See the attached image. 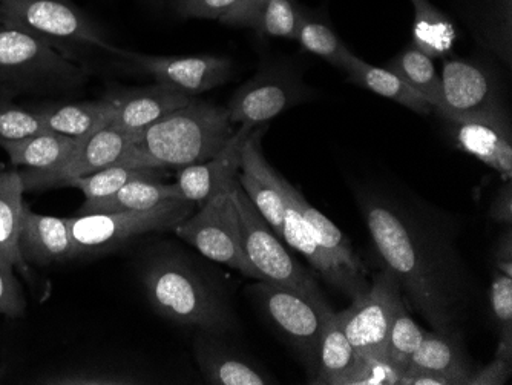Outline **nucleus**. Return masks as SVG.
<instances>
[{
  "instance_id": "f257e3e1",
  "label": "nucleus",
  "mask_w": 512,
  "mask_h": 385,
  "mask_svg": "<svg viewBox=\"0 0 512 385\" xmlns=\"http://www.w3.org/2000/svg\"><path fill=\"white\" fill-rule=\"evenodd\" d=\"M356 203L382 263L407 307L437 332H457L471 297L454 224L419 198L385 186H358Z\"/></svg>"
},
{
  "instance_id": "f03ea898",
  "label": "nucleus",
  "mask_w": 512,
  "mask_h": 385,
  "mask_svg": "<svg viewBox=\"0 0 512 385\" xmlns=\"http://www.w3.org/2000/svg\"><path fill=\"white\" fill-rule=\"evenodd\" d=\"M226 108L192 99L135 135L120 158L128 168H184L214 157L234 135Z\"/></svg>"
},
{
  "instance_id": "7ed1b4c3",
  "label": "nucleus",
  "mask_w": 512,
  "mask_h": 385,
  "mask_svg": "<svg viewBox=\"0 0 512 385\" xmlns=\"http://www.w3.org/2000/svg\"><path fill=\"white\" fill-rule=\"evenodd\" d=\"M142 283L155 312L178 326L223 336L237 324L223 289L183 254L152 258L143 269Z\"/></svg>"
},
{
  "instance_id": "20e7f679",
  "label": "nucleus",
  "mask_w": 512,
  "mask_h": 385,
  "mask_svg": "<svg viewBox=\"0 0 512 385\" xmlns=\"http://www.w3.org/2000/svg\"><path fill=\"white\" fill-rule=\"evenodd\" d=\"M88 79L73 57L0 19V89L8 93H65Z\"/></svg>"
},
{
  "instance_id": "39448f33",
  "label": "nucleus",
  "mask_w": 512,
  "mask_h": 385,
  "mask_svg": "<svg viewBox=\"0 0 512 385\" xmlns=\"http://www.w3.org/2000/svg\"><path fill=\"white\" fill-rule=\"evenodd\" d=\"M197 203L183 198L166 200L145 211L85 214L66 218L73 241V257L109 252L126 241L151 232L174 231L194 214Z\"/></svg>"
},
{
  "instance_id": "423d86ee",
  "label": "nucleus",
  "mask_w": 512,
  "mask_h": 385,
  "mask_svg": "<svg viewBox=\"0 0 512 385\" xmlns=\"http://www.w3.org/2000/svg\"><path fill=\"white\" fill-rule=\"evenodd\" d=\"M247 293L270 326L295 349L312 376L322 329L333 313L327 300L267 281L252 284Z\"/></svg>"
},
{
  "instance_id": "0eeeda50",
  "label": "nucleus",
  "mask_w": 512,
  "mask_h": 385,
  "mask_svg": "<svg viewBox=\"0 0 512 385\" xmlns=\"http://www.w3.org/2000/svg\"><path fill=\"white\" fill-rule=\"evenodd\" d=\"M0 19L30 31L66 56L69 45L100 48L112 54L119 50L69 0H2Z\"/></svg>"
},
{
  "instance_id": "6e6552de",
  "label": "nucleus",
  "mask_w": 512,
  "mask_h": 385,
  "mask_svg": "<svg viewBox=\"0 0 512 385\" xmlns=\"http://www.w3.org/2000/svg\"><path fill=\"white\" fill-rule=\"evenodd\" d=\"M230 194L240 217L244 254L255 267L261 281L292 287L312 297L324 298L318 281L293 258L286 244L281 243L278 235L241 188L238 178L230 188Z\"/></svg>"
},
{
  "instance_id": "1a4fd4ad",
  "label": "nucleus",
  "mask_w": 512,
  "mask_h": 385,
  "mask_svg": "<svg viewBox=\"0 0 512 385\" xmlns=\"http://www.w3.org/2000/svg\"><path fill=\"white\" fill-rule=\"evenodd\" d=\"M174 232L207 260L217 261L261 281L244 254L240 217L230 191L207 200L200 211L181 221Z\"/></svg>"
},
{
  "instance_id": "9d476101",
  "label": "nucleus",
  "mask_w": 512,
  "mask_h": 385,
  "mask_svg": "<svg viewBox=\"0 0 512 385\" xmlns=\"http://www.w3.org/2000/svg\"><path fill=\"white\" fill-rule=\"evenodd\" d=\"M404 306L407 304L398 281L384 267L371 280L367 292L353 300L348 309L336 313V316L345 336L359 355L384 359L391 327Z\"/></svg>"
},
{
  "instance_id": "9b49d317",
  "label": "nucleus",
  "mask_w": 512,
  "mask_h": 385,
  "mask_svg": "<svg viewBox=\"0 0 512 385\" xmlns=\"http://www.w3.org/2000/svg\"><path fill=\"white\" fill-rule=\"evenodd\" d=\"M440 82L442 103L434 112L442 119L509 120L497 77L483 63L445 59Z\"/></svg>"
},
{
  "instance_id": "f8f14e48",
  "label": "nucleus",
  "mask_w": 512,
  "mask_h": 385,
  "mask_svg": "<svg viewBox=\"0 0 512 385\" xmlns=\"http://www.w3.org/2000/svg\"><path fill=\"white\" fill-rule=\"evenodd\" d=\"M132 132L109 123L105 128L99 129L88 139L80 140L77 148L71 152L62 165L53 171L30 172L20 171L25 191H45V189L62 188L68 186L69 181L76 178L94 174L100 169L117 165L120 158L128 151L134 142Z\"/></svg>"
},
{
  "instance_id": "ddd939ff",
  "label": "nucleus",
  "mask_w": 512,
  "mask_h": 385,
  "mask_svg": "<svg viewBox=\"0 0 512 385\" xmlns=\"http://www.w3.org/2000/svg\"><path fill=\"white\" fill-rule=\"evenodd\" d=\"M117 56L137 66L157 83L177 89L189 97L212 91L232 79L234 62L220 56H148L117 50Z\"/></svg>"
},
{
  "instance_id": "4468645a",
  "label": "nucleus",
  "mask_w": 512,
  "mask_h": 385,
  "mask_svg": "<svg viewBox=\"0 0 512 385\" xmlns=\"http://www.w3.org/2000/svg\"><path fill=\"white\" fill-rule=\"evenodd\" d=\"M309 89L295 74L266 71L240 86L226 106L234 126L258 128L307 99Z\"/></svg>"
},
{
  "instance_id": "2eb2a0df",
  "label": "nucleus",
  "mask_w": 512,
  "mask_h": 385,
  "mask_svg": "<svg viewBox=\"0 0 512 385\" xmlns=\"http://www.w3.org/2000/svg\"><path fill=\"white\" fill-rule=\"evenodd\" d=\"M267 126H258L250 132L241 154V168L238 174L241 188L246 192L253 206L258 209L264 220L269 223L276 235H283L286 198L281 189V177L267 163L261 151V140Z\"/></svg>"
},
{
  "instance_id": "dca6fc26",
  "label": "nucleus",
  "mask_w": 512,
  "mask_h": 385,
  "mask_svg": "<svg viewBox=\"0 0 512 385\" xmlns=\"http://www.w3.org/2000/svg\"><path fill=\"white\" fill-rule=\"evenodd\" d=\"M255 128L238 126L226 145L206 162L180 168L177 186L186 200L203 205L215 195L230 191L240 174L241 154L250 132Z\"/></svg>"
},
{
  "instance_id": "f3484780",
  "label": "nucleus",
  "mask_w": 512,
  "mask_h": 385,
  "mask_svg": "<svg viewBox=\"0 0 512 385\" xmlns=\"http://www.w3.org/2000/svg\"><path fill=\"white\" fill-rule=\"evenodd\" d=\"M103 99L114 109L115 126L138 134L149 128L169 112L188 105L194 97L186 96L177 89L155 82L148 86L109 89Z\"/></svg>"
},
{
  "instance_id": "a211bd4d",
  "label": "nucleus",
  "mask_w": 512,
  "mask_h": 385,
  "mask_svg": "<svg viewBox=\"0 0 512 385\" xmlns=\"http://www.w3.org/2000/svg\"><path fill=\"white\" fill-rule=\"evenodd\" d=\"M460 151L473 155L483 165L512 177V131L509 120L444 119Z\"/></svg>"
},
{
  "instance_id": "6ab92c4d",
  "label": "nucleus",
  "mask_w": 512,
  "mask_h": 385,
  "mask_svg": "<svg viewBox=\"0 0 512 385\" xmlns=\"http://www.w3.org/2000/svg\"><path fill=\"white\" fill-rule=\"evenodd\" d=\"M195 359L201 375L212 385L275 384L255 362L221 341L220 335L200 332L195 339Z\"/></svg>"
},
{
  "instance_id": "aec40b11",
  "label": "nucleus",
  "mask_w": 512,
  "mask_h": 385,
  "mask_svg": "<svg viewBox=\"0 0 512 385\" xmlns=\"http://www.w3.org/2000/svg\"><path fill=\"white\" fill-rule=\"evenodd\" d=\"M19 251L28 266H50L74 260L66 218L36 214L25 203L20 221Z\"/></svg>"
},
{
  "instance_id": "412c9836",
  "label": "nucleus",
  "mask_w": 512,
  "mask_h": 385,
  "mask_svg": "<svg viewBox=\"0 0 512 385\" xmlns=\"http://www.w3.org/2000/svg\"><path fill=\"white\" fill-rule=\"evenodd\" d=\"M407 372L437 373L450 379L454 385H467L474 369L459 332L425 330L424 339Z\"/></svg>"
},
{
  "instance_id": "4be33fe9",
  "label": "nucleus",
  "mask_w": 512,
  "mask_h": 385,
  "mask_svg": "<svg viewBox=\"0 0 512 385\" xmlns=\"http://www.w3.org/2000/svg\"><path fill=\"white\" fill-rule=\"evenodd\" d=\"M33 109L42 120L43 128L74 140L88 139L89 135L105 128L114 120V109L106 99L45 103Z\"/></svg>"
},
{
  "instance_id": "5701e85b",
  "label": "nucleus",
  "mask_w": 512,
  "mask_h": 385,
  "mask_svg": "<svg viewBox=\"0 0 512 385\" xmlns=\"http://www.w3.org/2000/svg\"><path fill=\"white\" fill-rule=\"evenodd\" d=\"M299 8L296 0H244L238 10L221 20L227 27H243L276 39L295 40Z\"/></svg>"
},
{
  "instance_id": "b1692460",
  "label": "nucleus",
  "mask_w": 512,
  "mask_h": 385,
  "mask_svg": "<svg viewBox=\"0 0 512 385\" xmlns=\"http://www.w3.org/2000/svg\"><path fill=\"white\" fill-rule=\"evenodd\" d=\"M341 70L347 74L348 82L355 83L385 99L393 100L417 114L427 116L434 112L433 106L410 85H407L398 74H394L387 68H379L367 63L355 56L352 51L345 57Z\"/></svg>"
},
{
  "instance_id": "393cba45",
  "label": "nucleus",
  "mask_w": 512,
  "mask_h": 385,
  "mask_svg": "<svg viewBox=\"0 0 512 385\" xmlns=\"http://www.w3.org/2000/svg\"><path fill=\"white\" fill-rule=\"evenodd\" d=\"M361 359L362 356L348 341L338 316L333 312L322 329L310 384L344 385L348 376L359 366Z\"/></svg>"
},
{
  "instance_id": "a878e982",
  "label": "nucleus",
  "mask_w": 512,
  "mask_h": 385,
  "mask_svg": "<svg viewBox=\"0 0 512 385\" xmlns=\"http://www.w3.org/2000/svg\"><path fill=\"white\" fill-rule=\"evenodd\" d=\"M281 189H283L284 198H286V215H284L281 238L286 241L287 246L292 247L293 251L298 252L309 261L310 266L321 275L325 283L342 293L344 286H342L338 270L333 266L329 257L322 252L309 223L299 211L292 194L293 185H290L286 178L281 177Z\"/></svg>"
},
{
  "instance_id": "bb28decb",
  "label": "nucleus",
  "mask_w": 512,
  "mask_h": 385,
  "mask_svg": "<svg viewBox=\"0 0 512 385\" xmlns=\"http://www.w3.org/2000/svg\"><path fill=\"white\" fill-rule=\"evenodd\" d=\"M468 24L483 48L512 63V0H471Z\"/></svg>"
},
{
  "instance_id": "cd10ccee",
  "label": "nucleus",
  "mask_w": 512,
  "mask_h": 385,
  "mask_svg": "<svg viewBox=\"0 0 512 385\" xmlns=\"http://www.w3.org/2000/svg\"><path fill=\"white\" fill-rule=\"evenodd\" d=\"M79 142L80 140L43 129L27 139L2 142L0 146L7 152L11 165L16 168L30 172H48L62 165Z\"/></svg>"
},
{
  "instance_id": "c85d7f7f",
  "label": "nucleus",
  "mask_w": 512,
  "mask_h": 385,
  "mask_svg": "<svg viewBox=\"0 0 512 385\" xmlns=\"http://www.w3.org/2000/svg\"><path fill=\"white\" fill-rule=\"evenodd\" d=\"M186 198L178 189L177 183L169 185L163 183L161 178H140L131 181L119 191L108 197L85 200L79 209V215L85 214H112V212L145 211L155 208L166 200Z\"/></svg>"
},
{
  "instance_id": "c756f323",
  "label": "nucleus",
  "mask_w": 512,
  "mask_h": 385,
  "mask_svg": "<svg viewBox=\"0 0 512 385\" xmlns=\"http://www.w3.org/2000/svg\"><path fill=\"white\" fill-rule=\"evenodd\" d=\"M22 175L17 169L0 166V257L13 264L20 274H30V266L20 257L19 232L23 201Z\"/></svg>"
},
{
  "instance_id": "7c9ffc66",
  "label": "nucleus",
  "mask_w": 512,
  "mask_h": 385,
  "mask_svg": "<svg viewBox=\"0 0 512 385\" xmlns=\"http://www.w3.org/2000/svg\"><path fill=\"white\" fill-rule=\"evenodd\" d=\"M414 19L411 45L431 59L450 56L457 42V27L448 14L434 7L430 0H410Z\"/></svg>"
},
{
  "instance_id": "2f4dec72",
  "label": "nucleus",
  "mask_w": 512,
  "mask_h": 385,
  "mask_svg": "<svg viewBox=\"0 0 512 385\" xmlns=\"http://www.w3.org/2000/svg\"><path fill=\"white\" fill-rule=\"evenodd\" d=\"M387 70L398 74L407 85L421 94L434 111L440 108L442 103V82L437 74L433 59L427 54L417 50L413 45H408L398 56L385 65Z\"/></svg>"
},
{
  "instance_id": "473e14b6",
  "label": "nucleus",
  "mask_w": 512,
  "mask_h": 385,
  "mask_svg": "<svg viewBox=\"0 0 512 385\" xmlns=\"http://www.w3.org/2000/svg\"><path fill=\"white\" fill-rule=\"evenodd\" d=\"M295 40L301 45L302 50L322 57L338 68H342L345 57L350 53L347 45L339 39L327 20L302 8Z\"/></svg>"
},
{
  "instance_id": "72a5a7b5",
  "label": "nucleus",
  "mask_w": 512,
  "mask_h": 385,
  "mask_svg": "<svg viewBox=\"0 0 512 385\" xmlns=\"http://www.w3.org/2000/svg\"><path fill=\"white\" fill-rule=\"evenodd\" d=\"M165 171L166 169L128 168V166L112 165L100 169L94 174L86 175V177L69 181L68 186L79 189L85 200H94V198L108 197L131 181L140 180V178H161Z\"/></svg>"
},
{
  "instance_id": "f704fd0d",
  "label": "nucleus",
  "mask_w": 512,
  "mask_h": 385,
  "mask_svg": "<svg viewBox=\"0 0 512 385\" xmlns=\"http://www.w3.org/2000/svg\"><path fill=\"white\" fill-rule=\"evenodd\" d=\"M425 330L411 318L408 307L404 306L399 310L387 344H385L384 359L390 364L391 369L402 378L410 366L414 353L421 346Z\"/></svg>"
},
{
  "instance_id": "c9c22d12",
  "label": "nucleus",
  "mask_w": 512,
  "mask_h": 385,
  "mask_svg": "<svg viewBox=\"0 0 512 385\" xmlns=\"http://www.w3.org/2000/svg\"><path fill=\"white\" fill-rule=\"evenodd\" d=\"M43 129L42 120L33 108L0 99V143L27 139Z\"/></svg>"
},
{
  "instance_id": "e433bc0d",
  "label": "nucleus",
  "mask_w": 512,
  "mask_h": 385,
  "mask_svg": "<svg viewBox=\"0 0 512 385\" xmlns=\"http://www.w3.org/2000/svg\"><path fill=\"white\" fill-rule=\"evenodd\" d=\"M145 379L115 369H88L57 373L42 379L43 384L59 385H129L143 384Z\"/></svg>"
},
{
  "instance_id": "4c0bfd02",
  "label": "nucleus",
  "mask_w": 512,
  "mask_h": 385,
  "mask_svg": "<svg viewBox=\"0 0 512 385\" xmlns=\"http://www.w3.org/2000/svg\"><path fill=\"white\" fill-rule=\"evenodd\" d=\"M490 307L500 338H512V277L502 272L494 274Z\"/></svg>"
},
{
  "instance_id": "58836bf2",
  "label": "nucleus",
  "mask_w": 512,
  "mask_h": 385,
  "mask_svg": "<svg viewBox=\"0 0 512 385\" xmlns=\"http://www.w3.org/2000/svg\"><path fill=\"white\" fill-rule=\"evenodd\" d=\"M27 300L16 277V269L0 257V316L16 320L25 315Z\"/></svg>"
},
{
  "instance_id": "ea45409f",
  "label": "nucleus",
  "mask_w": 512,
  "mask_h": 385,
  "mask_svg": "<svg viewBox=\"0 0 512 385\" xmlns=\"http://www.w3.org/2000/svg\"><path fill=\"white\" fill-rule=\"evenodd\" d=\"M512 375V338H500L496 355L488 366L474 370L467 385H503Z\"/></svg>"
},
{
  "instance_id": "a19ab883",
  "label": "nucleus",
  "mask_w": 512,
  "mask_h": 385,
  "mask_svg": "<svg viewBox=\"0 0 512 385\" xmlns=\"http://www.w3.org/2000/svg\"><path fill=\"white\" fill-rule=\"evenodd\" d=\"M244 0H177V11L184 19L221 20L234 13Z\"/></svg>"
},
{
  "instance_id": "79ce46f5",
  "label": "nucleus",
  "mask_w": 512,
  "mask_h": 385,
  "mask_svg": "<svg viewBox=\"0 0 512 385\" xmlns=\"http://www.w3.org/2000/svg\"><path fill=\"white\" fill-rule=\"evenodd\" d=\"M399 384L398 373L391 369L384 359L364 358L362 356L355 372L348 376L344 385H396Z\"/></svg>"
},
{
  "instance_id": "37998d69",
  "label": "nucleus",
  "mask_w": 512,
  "mask_h": 385,
  "mask_svg": "<svg viewBox=\"0 0 512 385\" xmlns=\"http://www.w3.org/2000/svg\"><path fill=\"white\" fill-rule=\"evenodd\" d=\"M490 218L496 223L512 226V186L511 180L499 189L490 206Z\"/></svg>"
},
{
  "instance_id": "c03bdc74",
  "label": "nucleus",
  "mask_w": 512,
  "mask_h": 385,
  "mask_svg": "<svg viewBox=\"0 0 512 385\" xmlns=\"http://www.w3.org/2000/svg\"><path fill=\"white\" fill-rule=\"evenodd\" d=\"M512 232L511 226H508V231L502 234L496 244V251H494V260H496V267L502 274L512 277Z\"/></svg>"
},
{
  "instance_id": "a18cd8bd",
  "label": "nucleus",
  "mask_w": 512,
  "mask_h": 385,
  "mask_svg": "<svg viewBox=\"0 0 512 385\" xmlns=\"http://www.w3.org/2000/svg\"><path fill=\"white\" fill-rule=\"evenodd\" d=\"M0 2H2V0H0Z\"/></svg>"
}]
</instances>
